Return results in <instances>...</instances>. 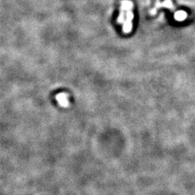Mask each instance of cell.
Returning a JSON list of instances; mask_svg holds the SVG:
<instances>
[{"label": "cell", "instance_id": "obj_1", "mask_svg": "<svg viewBox=\"0 0 195 195\" xmlns=\"http://www.w3.org/2000/svg\"><path fill=\"white\" fill-rule=\"evenodd\" d=\"M132 8L133 3L130 0H124L121 2L118 22L120 24H123V31L125 33H130L132 28V21L134 18Z\"/></svg>", "mask_w": 195, "mask_h": 195}, {"label": "cell", "instance_id": "obj_2", "mask_svg": "<svg viewBox=\"0 0 195 195\" xmlns=\"http://www.w3.org/2000/svg\"><path fill=\"white\" fill-rule=\"evenodd\" d=\"M69 95L65 93H60L56 96L57 102L59 103V105L63 108H68L70 106V102L68 100Z\"/></svg>", "mask_w": 195, "mask_h": 195}]
</instances>
